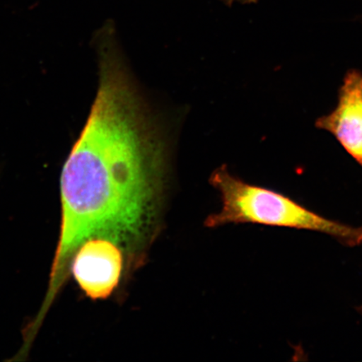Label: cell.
Segmentation results:
<instances>
[{
	"label": "cell",
	"mask_w": 362,
	"mask_h": 362,
	"mask_svg": "<svg viewBox=\"0 0 362 362\" xmlns=\"http://www.w3.org/2000/svg\"><path fill=\"white\" fill-rule=\"evenodd\" d=\"M164 148L115 55L102 61L87 124L63 168L62 226L45 301L52 303L81 243L104 237L128 245L152 221Z\"/></svg>",
	"instance_id": "6da1fadb"
},
{
	"label": "cell",
	"mask_w": 362,
	"mask_h": 362,
	"mask_svg": "<svg viewBox=\"0 0 362 362\" xmlns=\"http://www.w3.org/2000/svg\"><path fill=\"white\" fill-rule=\"evenodd\" d=\"M117 244L107 238H90L81 244L72 257V274L86 296L93 300H106L119 286L124 257Z\"/></svg>",
	"instance_id": "3957f363"
},
{
	"label": "cell",
	"mask_w": 362,
	"mask_h": 362,
	"mask_svg": "<svg viewBox=\"0 0 362 362\" xmlns=\"http://www.w3.org/2000/svg\"><path fill=\"white\" fill-rule=\"evenodd\" d=\"M226 3H233V2H241V3H255L257 1V0H224Z\"/></svg>",
	"instance_id": "5b68a950"
},
{
	"label": "cell",
	"mask_w": 362,
	"mask_h": 362,
	"mask_svg": "<svg viewBox=\"0 0 362 362\" xmlns=\"http://www.w3.org/2000/svg\"><path fill=\"white\" fill-rule=\"evenodd\" d=\"M210 180L221 193L223 208L207 217V228L260 224L322 233L348 247L362 244V226L354 228L325 218L284 194L244 182L225 168L216 170Z\"/></svg>",
	"instance_id": "7a4b0ae2"
},
{
	"label": "cell",
	"mask_w": 362,
	"mask_h": 362,
	"mask_svg": "<svg viewBox=\"0 0 362 362\" xmlns=\"http://www.w3.org/2000/svg\"><path fill=\"white\" fill-rule=\"evenodd\" d=\"M317 129L327 131L362 167V74L347 72L339 90L336 108L315 121Z\"/></svg>",
	"instance_id": "277c9868"
}]
</instances>
